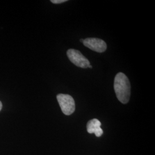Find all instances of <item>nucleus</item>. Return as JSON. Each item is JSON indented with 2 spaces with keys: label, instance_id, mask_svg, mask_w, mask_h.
Instances as JSON below:
<instances>
[{
  "label": "nucleus",
  "instance_id": "8",
  "mask_svg": "<svg viewBox=\"0 0 155 155\" xmlns=\"http://www.w3.org/2000/svg\"><path fill=\"white\" fill-rule=\"evenodd\" d=\"M80 41L81 42V43H83V41H84V39H80Z\"/></svg>",
  "mask_w": 155,
  "mask_h": 155
},
{
  "label": "nucleus",
  "instance_id": "7",
  "mask_svg": "<svg viewBox=\"0 0 155 155\" xmlns=\"http://www.w3.org/2000/svg\"><path fill=\"white\" fill-rule=\"evenodd\" d=\"M2 107V102L0 101V111L1 110Z\"/></svg>",
  "mask_w": 155,
  "mask_h": 155
},
{
  "label": "nucleus",
  "instance_id": "5",
  "mask_svg": "<svg viewBox=\"0 0 155 155\" xmlns=\"http://www.w3.org/2000/svg\"><path fill=\"white\" fill-rule=\"evenodd\" d=\"M101 123L98 119L94 118L87 122V130L89 133H94L97 137L103 134V130L101 127Z\"/></svg>",
  "mask_w": 155,
  "mask_h": 155
},
{
  "label": "nucleus",
  "instance_id": "1",
  "mask_svg": "<svg viewBox=\"0 0 155 155\" xmlns=\"http://www.w3.org/2000/svg\"><path fill=\"white\" fill-rule=\"evenodd\" d=\"M114 89L118 100L124 104H127L130 96V84L124 73L119 72L115 77Z\"/></svg>",
  "mask_w": 155,
  "mask_h": 155
},
{
  "label": "nucleus",
  "instance_id": "2",
  "mask_svg": "<svg viewBox=\"0 0 155 155\" xmlns=\"http://www.w3.org/2000/svg\"><path fill=\"white\" fill-rule=\"evenodd\" d=\"M56 97L63 113L67 116L72 114L75 110V101L72 97L68 94H59Z\"/></svg>",
  "mask_w": 155,
  "mask_h": 155
},
{
  "label": "nucleus",
  "instance_id": "3",
  "mask_svg": "<svg viewBox=\"0 0 155 155\" xmlns=\"http://www.w3.org/2000/svg\"><path fill=\"white\" fill-rule=\"evenodd\" d=\"M67 55L69 60L77 67L86 68L90 65L89 60L79 51L70 49L67 51Z\"/></svg>",
  "mask_w": 155,
  "mask_h": 155
},
{
  "label": "nucleus",
  "instance_id": "4",
  "mask_svg": "<svg viewBox=\"0 0 155 155\" xmlns=\"http://www.w3.org/2000/svg\"><path fill=\"white\" fill-rule=\"evenodd\" d=\"M83 45L95 52L102 53L105 51L107 45L102 39L98 38H87L84 39Z\"/></svg>",
  "mask_w": 155,
  "mask_h": 155
},
{
  "label": "nucleus",
  "instance_id": "6",
  "mask_svg": "<svg viewBox=\"0 0 155 155\" xmlns=\"http://www.w3.org/2000/svg\"><path fill=\"white\" fill-rule=\"evenodd\" d=\"M51 2H52L53 4H61L67 1V0H51Z\"/></svg>",
  "mask_w": 155,
  "mask_h": 155
},
{
  "label": "nucleus",
  "instance_id": "9",
  "mask_svg": "<svg viewBox=\"0 0 155 155\" xmlns=\"http://www.w3.org/2000/svg\"><path fill=\"white\" fill-rule=\"evenodd\" d=\"M89 68H93V67L91 66V65H89V67H88Z\"/></svg>",
  "mask_w": 155,
  "mask_h": 155
}]
</instances>
